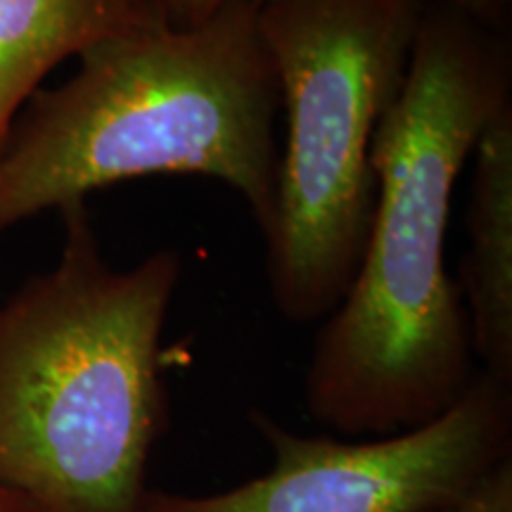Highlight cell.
<instances>
[{
    "instance_id": "3",
    "label": "cell",
    "mask_w": 512,
    "mask_h": 512,
    "mask_svg": "<svg viewBox=\"0 0 512 512\" xmlns=\"http://www.w3.org/2000/svg\"><path fill=\"white\" fill-rule=\"evenodd\" d=\"M60 214L57 264L0 302V486L38 512H138L183 259L159 249L119 271L86 202Z\"/></svg>"
},
{
    "instance_id": "4",
    "label": "cell",
    "mask_w": 512,
    "mask_h": 512,
    "mask_svg": "<svg viewBox=\"0 0 512 512\" xmlns=\"http://www.w3.org/2000/svg\"><path fill=\"white\" fill-rule=\"evenodd\" d=\"M427 0H256L285 112L266 238L273 306L325 320L347 294L375 207L377 126L411 64Z\"/></svg>"
},
{
    "instance_id": "2",
    "label": "cell",
    "mask_w": 512,
    "mask_h": 512,
    "mask_svg": "<svg viewBox=\"0 0 512 512\" xmlns=\"http://www.w3.org/2000/svg\"><path fill=\"white\" fill-rule=\"evenodd\" d=\"M36 91L0 147V233L133 178H214L264 233L280 145V91L256 0H228L195 27L133 29L76 57Z\"/></svg>"
},
{
    "instance_id": "5",
    "label": "cell",
    "mask_w": 512,
    "mask_h": 512,
    "mask_svg": "<svg viewBox=\"0 0 512 512\" xmlns=\"http://www.w3.org/2000/svg\"><path fill=\"white\" fill-rule=\"evenodd\" d=\"M264 475L216 494L147 489L138 512H432L512 458V382L479 370L437 420L389 437H304L252 408Z\"/></svg>"
},
{
    "instance_id": "7",
    "label": "cell",
    "mask_w": 512,
    "mask_h": 512,
    "mask_svg": "<svg viewBox=\"0 0 512 512\" xmlns=\"http://www.w3.org/2000/svg\"><path fill=\"white\" fill-rule=\"evenodd\" d=\"M159 22L155 0H0V147L57 64Z\"/></svg>"
},
{
    "instance_id": "8",
    "label": "cell",
    "mask_w": 512,
    "mask_h": 512,
    "mask_svg": "<svg viewBox=\"0 0 512 512\" xmlns=\"http://www.w3.org/2000/svg\"><path fill=\"white\" fill-rule=\"evenodd\" d=\"M228 0H155L157 15L169 27H195L214 15ZM430 3L451 5L496 27H512V0H430Z\"/></svg>"
},
{
    "instance_id": "1",
    "label": "cell",
    "mask_w": 512,
    "mask_h": 512,
    "mask_svg": "<svg viewBox=\"0 0 512 512\" xmlns=\"http://www.w3.org/2000/svg\"><path fill=\"white\" fill-rule=\"evenodd\" d=\"M512 27L430 3L399 98L377 126L375 207L347 294L325 318L304 396L344 437H389L437 420L479 373L446 233L458 176L512 105Z\"/></svg>"
},
{
    "instance_id": "10",
    "label": "cell",
    "mask_w": 512,
    "mask_h": 512,
    "mask_svg": "<svg viewBox=\"0 0 512 512\" xmlns=\"http://www.w3.org/2000/svg\"><path fill=\"white\" fill-rule=\"evenodd\" d=\"M0 512H38L29 501H24L22 496L12 494L10 489L0 486Z\"/></svg>"
},
{
    "instance_id": "6",
    "label": "cell",
    "mask_w": 512,
    "mask_h": 512,
    "mask_svg": "<svg viewBox=\"0 0 512 512\" xmlns=\"http://www.w3.org/2000/svg\"><path fill=\"white\" fill-rule=\"evenodd\" d=\"M458 290L484 373L512 382V105L475 145Z\"/></svg>"
},
{
    "instance_id": "9",
    "label": "cell",
    "mask_w": 512,
    "mask_h": 512,
    "mask_svg": "<svg viewBox=\"0 0 512 512\" xmlns=\"http://www.w3.org/2000/svg\"><path fill=\"white\" fill-rule=\"evenodd\" d=\"M432 512H512V458L498 465L470 494Z\"/></svg>"
}]
</instances>
